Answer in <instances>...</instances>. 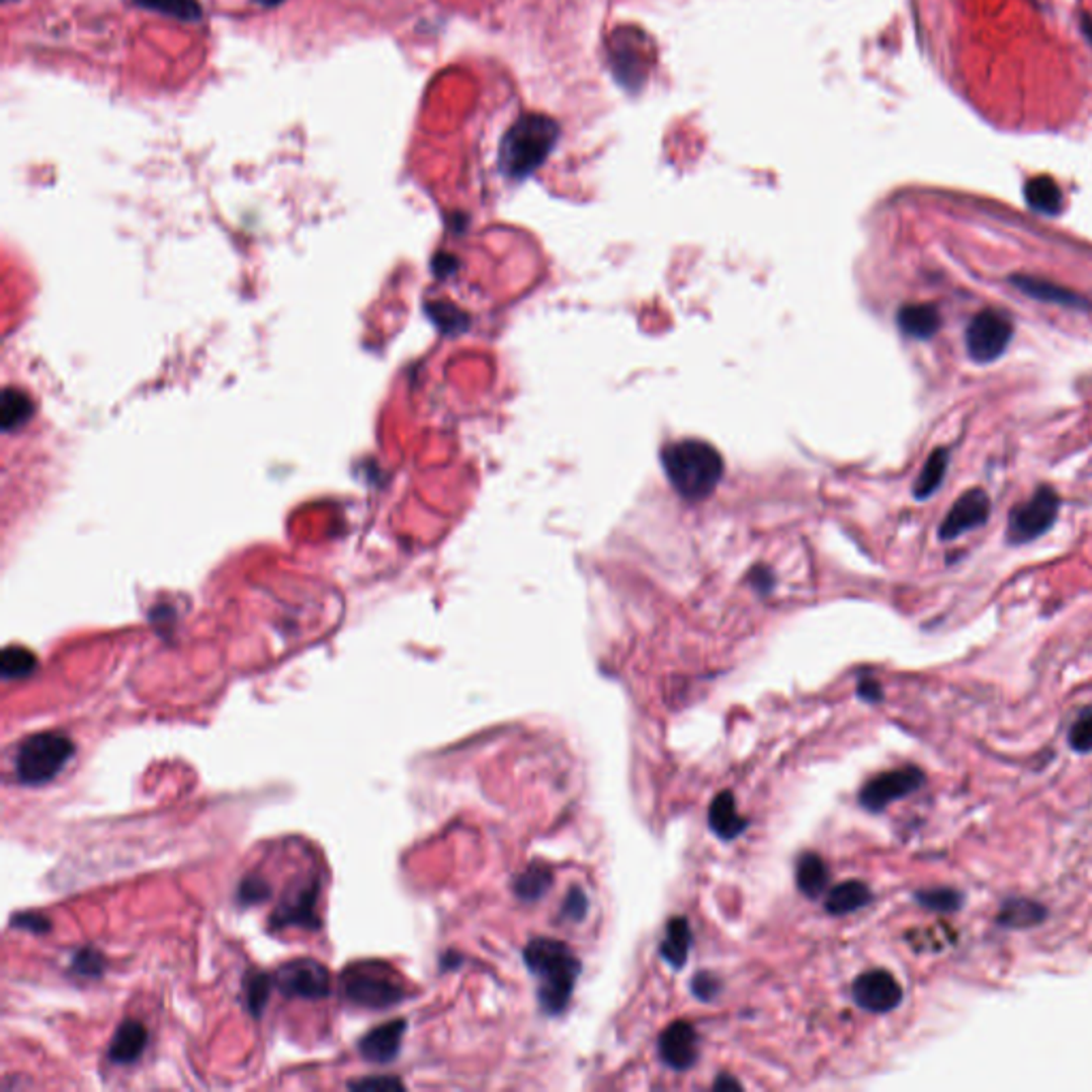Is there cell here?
I'll return each instance as SVG.
<instances>
[{"mask_svg":"<svg viewBox=\"0 0 1092 1092\" xmlns=\"http://www.w3.org/2000/svg\"><path fill=\"white\" fill-rule=\"evenodd\" d=\"M523 956L529 971L540 980L538 1001L542 1009L551 1016L562 1014L579 980V958L566 943L555 939H533Z\"/></svg>","mask_w":1092,"mask_h":1092,"instance_id":"6da1fadb","label":"cell"},{"mask_svg":"<svg viewBox=\"0 0 1092 1092\" xmlns=\"http://www.w3.org/2000/svg\"><path fill=\"white\" fill-rule=\"evenodd\" d=\"M662 464L672 487L693 502L708 498L724 476L722 454L702 440L668 444L662 452Z\"/></svg>","mask_w":1092,"mask_h":1092,"instance_id":"7a4b0ae2","label":"cell"},{"mask_svg":"<svg viewBox=\"0 0 1092 1092\" xmlns=\"http://www.w3.org/2000/svg\"><path fill=\"white\" fill-rule=\"evenodd\" d=\"M560 127L549 115L527 113L502 139L500 167L512 180H525L538 169L558 144Z\"/></svg>","mask_w":1092,"mask_h":1092,"instance_id":"3957f363","label":"cell"},{"mask_svg":"<svg viewBox=\"0 0 1092 1092\" xmlns=\"http://www.w3.org/2000/svg\"><path fill=\"white\" fill-rule=\"evenodd\" d=\"M75 756V743L63 732H38L17 749L15 772L24 785H44Z\"/></svg>","mask_w":1092,"mask_h":1092,"instance_id":"277c9868","label":"cell"},{"mask_svg":"<svg viewBox=\"0 0 1092 1092\" xmlns=\"http://www.w3.org/2000/svg\"><path fill=\"white\" fill-rule=\"evenodd\" d=\"M344 997L365 1009H389L406 999V990L381 962H359L344 973Z\"/></svg>","mask_w":1092,"mask_h":1092,"instance_id":"5b68a950","label":"cell"},{"mask_svg":"<svg viewBox=\"0 0 1092 1092\" xmlns=\"http://www.w3.org/2000/svg\"><path fill=\"white\" fill-rule=\"evenodd\" d=\"M1011 340H1014V321L1001 310H982L973 316L964 331L967 352L980 365L1001 359Z\"/></svg>","mask_w":1092,"mask_h":1092,"instance_id":"8992f818","label":"cell"},{"mask_svg":"<svg viewBox=\"0 0 1092 1092\" xmlns=\"http://www.w3.org/2000/svg\"><path fill=\"white\" fill-rule=\"evenodd\" d=\"M1061 500L1055 489L1039 487L1030 500L1018 504L1009 514L1007 521V542L1026 544L1041 538L1055 527L1059 519Z\"/></svg>","mask_w":1092,"mask_h":1092,"instance_id":"52a82bcc","label":"cell"},{"mask_svg":"<svg viewBox=\"0 0 1092 1092\" xmlns=\"http://www.w3.org/2000/svg\"><path fill=\"white\" fill-rule=\"evenodd\" d=\"M277 990L290 999L319 1001L331 992V978L325 964L312 958H297L277 969L273 978Z\"/></svg>","mask_w":1092,"mask_h":1092,"instance_id":"ba28073f","label":"cell"},{"mask_svg":"<svg viewBox=\"0 0 1092 1092\" xmlns=\"http://www.w3.org/2000/svg\"><path fill=\"white\" fill-rule=\"evenodd\" d=\"M924 781H926L924 772L916 766H903L897 770L881 772L862 787L860 805L866 811L879 813L895 801H901L909 796V793L918 791L924 785Z\"/></svg>","mask_w":1092,"mask_h":1092,"instance_id":"9c48e42d","label":"cell"},{"mask_svg":"<svg viewBox=\"0 0 1092 1092\" xmlns=\"http://www.w3.org/2000/svg\"><path fill=\"white\" fill-rule=\"evenodd\" d=\"M851 995L856 1005L870 1011V1014H888V1011L901 1005L903 988L890 971L875 969L862 973V976L853 982Z\"/></svg>","mask_w":1092,"mask_h":1092,"instance_id":"30bf717a","label":"cell"},{"mask_svg":"<svg viewBox=\"0 0 1092 1092\" xmlns=\"http://www.w3.org/2000/svg\"><path fill=\"white\" fill-rule=\"evenodd\" d=\"M319 897H321V881L310 879L302 888H297L292 895H288L271 916V928L282 930L290 926H302L316 930L321 926L319 922Z\"/></svg>","mask_w":1092,"mask_h":1092,"instance_id":"8fae6325","label":"cell"},{"mask_svg":"<svg viewBox=\"0 0 1092 1092\" xmlns=\"http://www.w3.org/2000/svg\"><path fill=\"white\" fill-rule=\"evenodd\" d=\"M990 516V498L984 489H969L954 502L939 527L941 540H956L962 533L982 527Z\"/></svg>","mask_w":1092,"mask_h":1092,"instance_id":"7c38bea8","label":"cell"},{"mask_svg":"<svg viewBox=\"0 0 1092 1092\" xmlns=\"http://www.w3.org/2000/svg\"><path fill=\"white\" fill-rule=\"evenodd\" d=\"M698 1047V1032L687 1022L670 1024L660 1037L662 1061L677 1071H685L696 1063Z\"/></svg>","mask_w":1092,"mask_h":1092,"instance_id":"4fadbf2b","label":"cell"},{"mask_svg":"<svg viewBox=\"0 0 1092 1092\" xmlns=\"http://www.w3.org/2000/svg\"><path fill=\"white\" fill-rule=\"evenodd\" d=\"M1009 284L1014 288H1018L1020 292L1028 295L1030 300H1035V302L1055 304V306L1074 308V310H1090L1092 308V304L1088 300H1084L1082 295L1069 290L1065 286H1059V284L1049 282V280H1041V277L1018 273V275L1009 277Z\"/></svg>","mask_w":1092,"mask_h":1092,"instance_id":"5bb4252c","label":"cell"},{"mask_svg":"<svg viewBox=\"0 0 1092 1092\" xmlns=\"http://www.w3.org/2000/svg\"><path fill=\"white\" fill-rule=\"evenodd\" d=\"M404 1032H406V1020L402 1018L369 1030L359 1043L361 1057L369 1063H381V1065L395 1061L402 1049Z\"/></svg>","mask_w":1092,"mask_h":1092,"instance_id":"9a60e30c","label":"cell"},{"mask_svg":"<svg viewBox=\"0 0 1092 1092\" xmlns=\"http://www.w3.org/2000/svg\"><path fill=\"white\" fill-rule=\"evenodd\" d=\"M148 1045V1028L137 1020H124L115 1028L107 1057L115 1065H133L142 1059Z\"/></svg>","mask_w":1092,"mask_h":1092,"instance_id":"2e32d148","label":"cell"},{"mask_svg":"<svg viewBox=\"0 0 1092 1092\" xmlns=\"http://www.w3.org/2000/svg\"><path fill=\"white\" fill-rule=\"evenodd\" d=\"M897 325L911 340H930L941 327V316L932 304H907L897 314Z\"/></svg>","mask_w":1092,"mask_h":1092,"instance_id":"e0dca14e","label":"cell"},{"mask_svg":"<svg viewBox=\"0 0 1092 1092\" xmlns=\"http://www.w3.org/2000/svg\"><path fill=\"white\" fill-rule=\"evenodd\" d=\"M708 826L712 828L715 835L726 841L737 839L747 828V822L739 816L732 791H722L720 796L712 801L708 811Z\"/></svg>","mask_w":1092,"mask_h":1092,"instance_id":"ac0fdd59","label":"cell"},{"mask_svg":"<svg viewBox=\"0 0 1092 1092\" xmlns=\"http://www.w3.org/2000/svg\"><path fill=\"white\" fill-rule=\"evenodd\" d=\"M1045 918H1047V909L1041 903L1030 901V899H1007L1001 905L997 922L1003 928L1022 930V928H1032V926L1043 924Z\"/></svg>","mask_w":1092,"mask_h":1092,"instance_id":"d6986e66","label":"cell"},{"mask_svg":"<svg viewBox=\"0 0 1092 1092\" xmlns=\"http://www.w3.org/2000/svg\"><path fill=\"white\" fill-rule=\"evenodd\" d=\"M1024 196L1030 209L1045 216H1057L1063 209V192L1059 184L1047 175L1032 177L1024 186Z\"/></svg>","mask_w":1092,"mask_h":1092,"instance_id":"ffe728a7","label":"cell"},{"mask_svg":"<svg viewBox=\"0 0 1092 1092\" xmlns=\"http://www.w3.org/2000/svg\"><path fill=\"white\" fill-rule=\"evenodd\" d=\"M872 901V892L862 881H845L830 890L826 899V909L832 916H847V913L858 911L866 907Z\"/></svg>","mask_w":1092,"mask_h":1092,"instance_id":"44dd1931","label":"cell"},{"mask_svg":"<svg viewBox=\"0 0 1092 1092\" xmlns=\"http://www.w3.org/2000/svg\"><path fill=\"white\" fill-rule=\"evenodd\" d=\"M634 52H639V46L632 44L627 34H619L612 48V67L623 86H639L643 82L641 71H647L643 56L639 58Z\"/></svg>","mask_w":1092,"mask_h":1092,"instance_id":"7402d4cb","label":"cell"},{"mask_svg":"<svg viewBox=\"0 0 1092 1092\" xmlns=\"http://www.w3.org/2000/svg\"><path fill=\"white\" fill-rule=\"evenodd\" d=\"M947 466H949L947 448H937L930 452V456L918 476V481L913 483V495H916V500H928L941 489L945 474H947Z\"/></svg>","mask_w":1092,"mask_h":1092,"instance_id":"603a6c76","label":"cell"},{"mask_svg":"<svg viewBox=\"0 0 1092 1092\" xmlns=\"http://www.w3.org/2000/svg\"><path fill=\"white\" fill-rule=\"evenodd\" d=\"M691 947V930L685 918H672L666 930V939L660 947L662 956L668 964L681 969L687 960V951Z\"/></svg>","mask_w":1092,"mask_h":1092,"instance_id":"cb8c5ba5","label":"cell"},{"mask_svg":"<svg viewBox=\"0 0 1092 1092\" xmlns=\"http://www.w3.org/2000/svg\"><path fill=\"white\" fill-rule=\"evenodd\" d=\"M828 868L818 853H805L796 866V881L803 895L816 899L828 886Z\"/></svg>","mask_w":1092,"mask_h":1092,"instance_id":"d4e9b609","label":"cell"},{"mask_svg":"<svg viewBox=\"0 0 1092 1092\" xmlns=\"http://www.w3.org/2000/svg\"><path fill=\"white\" fill-rule=\"evenodd\" d=\"M137 7L161 13L180 22H201L203 7L198 0H133Z\"/></svg>","mask_w":1092,"mask_h":1092,"instance_id":"484cf974","label":"cell"},{"mask_svg":"<svg viewBox=\"0 0 1092 1092\" xmlns=\"http://www.w3.org/2000/svg\"><path fill=\"white\" fill-rule=\"evenodd\" d=\"M36 668V655L26 647H7L0 658V672L5 681L26 679Z\"/></svg>","mask_w":1092,"mask_h":1092,"instance_id":"4316f807","label":"cell"},{"mask_svg":"<svg viewBox=\"0 0 1092 1092\" xmlns=\"http://www.w3.org/2000/svg\"><path fill=\"white\" fill-rule=\"evenodd\" d=\"M920 907L937 913H956L964 905V895L954 888H930L916 892Z\"/></svg>","mask_w":1092,"mask_h":1092,"instance_id":"83f0119b","label":"cell"},{"mask_svg":"<svg viewBox=\"0 0 1092 1092\" xmlns=\"http://www.w3.org/2000/svg\"><path fill=\"white\" fill-rule=\"evenodd\" d=\"M553 884V875L549 868H542V866H529L525 872H521L519 877H516L514 881V892L516 897L531 903V901H538L540 897L547 895V890L551 888Z\"/></svg>","mask_w":1092,"mask_h":1092,"instance_id":"f1b7e54d","label":"cell"},{"mask_svg":"<svg viewBox=\"0 0 1092 1092\" xmlns=\"http://www.w3.org/2000/svg\"><path fill=\"white\" fill-rule=\"evenodd\" d=\"M30 414H32V404L28 397L17 389H5L3 412H0V416H3V429L11 431L19 425H24L30 419Z\"/></svg>","mask_w":1092,"mask_h":1092,"instance_id":"f546056e","label":"cell"},{"mask_svg":"<svg viewBox=\"0 0 1092 1092\" xmlns=\"http://www.w3.org/2000/svg\"><path fill=\"white\" fill-rule=\"evenodd\" d=\"M275 982L265 976V973H252V976L246 978L244 982V990H246V1005L250 1009L252 1016H261L263 1009L271 997V986Z\"/></svg>","mask_w":1092,"mask_h":1092,"instance_id":"4dcf8cb0","label":"cell"},{"mask_svg":"<svg viewBox=\"0 0 1092 1092\" xmlns=\"http://www.w3.org/2000/svg\"><path fill=\"white\" fill-rule=\"evenodd\" d=\"M237 899H240L244 907L265 903L271 899V886L261 875H248L242 879L240 890H237Z\"/></svg>","mask_w":1092,"mask_h":1092,"instance_id":"1f68e13d","label":"cell"},{"mask_svg":"<svg viewBox=\"0 0 1092 1092\" xmlns=\"http://www.w3.org/2000/svg\"><path fill=\"white\" fill-rule=\"evenodd\" d=\"M71 969H73L75 976L101 978V976H103V969H105V960H103L101 954H98L96 949L84 947V949H79L77 954L73 956Z\"/></svg>","mask_w":1092,"mask_h":1092,"instance_id":"d6a6232c","label":"cell"},{"mask_svg":"<svg viewBox=\"0 0 1092 1092\" xmlns=\"http://www.w3.org/2000/svg\"><path fill=\"white\" fill-rule=\"evenodd\" d=\"M1069 747L1078 753H1092V710L1082 712L1069 730Z\"/></svg>","mask_w":1092,"mask_h":1092,"instance_id":"836d02e7","label":"cell"},{"mask_svg":"<svg viewBox=\"0 0 1092 1092\" xmlns=\"http://www.w3.org/2000/svg\"><path fill=\"white\" fill-rule=\"evenodd\" d=\"M11 926L28 930L32 932V935H46V932H50L52 928L50 920L41 916V913H34V911H26V913H19V916H13Z\"/></svg>","mask_w":1092,"mask_h":1092,"instance_id":"e575fe53","label":"cell"},{"mask_svg":"<svg viewBox=\"0 0 1092 1092\" xmlns=\"http://www.w3.org/2000/svg\"><path fill=\"white\" fill-rule=\"evenodd\" d=\"M587 913V899L581 890H572L564 903V916L570 920H583Z\"/></svg>","mask_w":1092,"mask_h":1092,"instance_id":"d590c367","label":"cell"},{"mask_svg":"<svg viewBox=\"0 0 1092 1092\" xmlns=\"http://www.w3.org/2000/svg\"><path fill=\"white\" fill-rule=\"evenodd\" d=\"M691 990H693V995H696L698 999L708 1001V999H712V997L720 992V982L715 980L712 976H708V973H700V976H696V980H693Z\"/></svg>","mask_w":1092,"mask_h":1092,"instance_id":"8d00e7d4","label":"cell"},{"mask_svg":"<svg viewBox=\"0 0 1092 1092\" xmlns=\"http://www.w3.org/2000/svg\"><path fill=\"white\" fill-rule=\"evenodd\" d=\"M350 1088H402V1082L397 1078H389V1076H381V1078H369V1080H361V1082H352Z\"/></svg>","mask_w":1092,"mask_h":1092,"instance_id":"74e56055","label":"cell"},{"mask_svg":"<svg viewBox=\"0 0 1092 1092\" xmlns=\"http://www.w3.org/2000/svg\"><path fill=\"white\" fill-rule=\"evenodd\" d=\"M858 693L866 700V702H879L881 700V687L875 683V681H860V687H858Z\"/></svg>","mask_w":1092,"mask_h":1092,"instance_id":"f35d334b","label":"cell"},{"mask_svg":"<svg viewBox=\"0 0 1092 1092\" xmlns=\"http://www.w3.org/2000/svg\"><path fill=\"white\" fill-rule=\"evenodd\" d=\"M252 3H254V5H258V7H265V9H271V7H277V5H282V3H284V0H252Z\"/></svg>","mask_w":1092,"mask_h":1092,"instance_id":"ab89813d","label":"cell"},{"mask_svg":"<svg viewBox=\"0 0 1092 1092\" xmlns=\"http://www.w3.org/2000/svg\"><path fill=\"white\" fill-rule=\"evenodd\" d=\"M722 1086H734V1088H739L741 1084H739V1082H734V1080H726V1078H722V1080L715 1082V1088H722Z\"/></svg>","mask_w":1092,"mask_h":1092,"instance_id":"60d3db41","label":"cell"},{"mask_svg":"<svg viewBox=\"0 0 1092 1092\" xmlns=\"http://www.w3.org/2000/svg\"><path fill=\"white\" fill-rule=\"evenodd\" d=\"M5 3H13V0H5Z\"/></svg>","mask_w":1092,"mask_h":1092,"instance_id":"b9f144b4","label":"cell"}]
</instances>
